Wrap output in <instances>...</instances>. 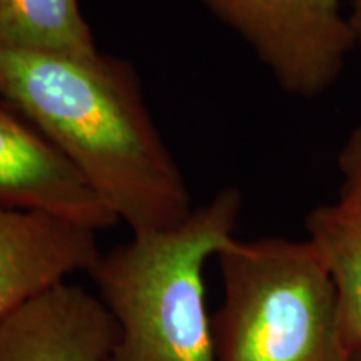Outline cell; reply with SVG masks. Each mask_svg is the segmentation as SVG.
Segmentation results:
<instances>
[{
	"label": "cell",
	"mask_w": 361,
	"mask_h": 361,
	"mask_svg": "<svg viewBox=\"0 0 361 361\" xmlns=\"http://www.w3.org/2000/svg\"><path fill=\"white\" fill-rule=\"evenodd\" d=\"M0 101L74 164L133 234L174 228L192 213L186 180L128 62L99 51L0 47Z\"/></svg>",
	"instance_id": "obj_1"
},
{
	"label": "cell",
	"mask_w": 361,
	"mask_h": 361,
	"mask_svg": "<svg viewBox=\"0 0 361 361\" xmlns=\"http://www.w3.org/2000/svg\"><path fill=\"white\" fill-rule=\"evenodd\" d=\"M243 209L224 188L174 228L134 234L89 271L117 323L106 361H216L204 264L231 241Z\"/></svg>",
	"instance_id": "obj_2"
},
{
	"label": "cell",
	"mask_w": 361,
	"mask_h": 361,
	"mask_svg": "<svg viewBox=\"0 0 361 361\" xmlns=\"http://www.w3.org/2000/svg\"><path fill=\"white\" fill-rule=\"evenodd\" d=\"M216 258V361H351L335 286L308 239L233 238Z\"/></svg>",
	"instance_id": "obj_3"
},
{
	"label": "cell",
	"mask_w": 361,
	"mask_h": 361,
	"mask_svg": "<svg viewBox=\"0 0 361 361\" xmlns=\"http://www.w3.org/2000/svg\"><path fill=\"white\" fill-rule=\"evenodd\" d=\"M238 32L293 96H322L356 45L340 0H200Z\"/></svg>",
	"instance_id": "obj_4"
},
{
	"label": "cell",
	"mask_w": 361,
	"mask_h": 361,
	"mask_svg": "<svg viewBox=\"0 0 361 361\" xmlns=\"http://www.w3.org/2000/svg\"><path fill=\"white\" fill-rule=\"evenodd\" d=\"M0 207L39 211L89 228L119 223L45 135L0 101Z\"/></svg>",
	"instance_id": "obj_5"
},
{
	"label": "cell",
	"mask_w": 361,
	"mask_h": 361,
	"mask_svg": "<svg viewBox=\"0 0 361 361\" xmlns=\"http://www.w3.org/2000/svg\"><path fill=\"white\" fill-rule=\"evenodd\" d=\"M116 340L101 298L64 281L0 322V361H106Z\"/></svg>",
	"instance_id": "obj_6"
},
{
	"label": "cell",
	"mask_w": 361,
	"mask_h": 361,
	"mask_svg": "<svg viewBox=\"0 0 361 361\" xmlns=\"http://www.w3.org/2000/svg\"><path fill=\"white\" fill-rule=\"evenodd\" d=\"M96 229L39 211L0 207V322L101 258Z\"/></svg>",
	"instance_id": "obj_7"
},
{
	"label": "cell",
	"mask_w": 361,
	"mask_h": 361,
	"mask_svg": "<svg viewBox=\"0 0 361 361\" xmlns=\"http://www.w3.org/2000/svg\"><path fill=\"white\" fill-rule=\"evenodd\" d=\"M305 228L335 286L346 346L351 353L361 351V196L340 194L336 201L316 206Z\"/></svg>",
	"instance_id": "obj_8"
},
{
	"label": "cell",
	"mask_w": 361,
	"mask_h": 361,
	"mask_svg": "<svg viewBox=\"0 0 361 361\" xmlns=\"http://www.w3.org/2000/svg\"><path fill=\"white\" fill-rule=\"evenodd\" d=\"M0 47L92 54V32L79 0H0Z\"/></svg>",
	"instance_id": "obj_9"
},
{
	"label": "cell",
	"mask_w": 361,
	"mask_h": 361,
	"mask_svg": "<svg viewBox=\"0 0 361 361\" xmlns=\"http://www.w3.org/2000/svg\"><path fill=\"white\" fill-rule=\"evenodd\" d=\"M341 194L361 196V123L351 130L338 152Z\"/></svg>",
	"instance_id": "obj_10"
},
{
	"label": "cell",
	"mask_w": 361,
	"mask_h": 361,
	"mask_svg": "<svg viewBox=\"0 0 361 361\" xmlns=\"http://www.w3.org/2000/svg\"><path fill=\"white\" fill-rule=\"evenodd\" d=\"M348 20L355 32L356 44H361V0H355L353 2V11H351Z\"/></svg>",
	"instance_id": "obj_11"
},
{
	"label": "cell",
	"mask_w": 361,
	"mask_h": 361,
	"mask_svg": "<svg viewBox=\"0 0 361 361\" xmlns=\"http://www.w3.org/2000/svg\"><path fill=\"white\" fill-rule=\"evenodd\" d=\"M351 361H361V351H356V353H353V356H351Z\"/></svg>",
	"instance_id": "obj_12"
}]
</instances>
